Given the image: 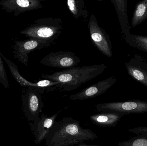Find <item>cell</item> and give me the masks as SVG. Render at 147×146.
<instances>
[{"label":"cell","mask_w":147,"mask_h":146,"mask_svg":"<svg viewBox=\"0 0 147 146\" xmlns=\"http://www.w3.org/2000/svg\"><path fill=\"white\" fill-rule=\"evenodd\" d=\"M125 64L129 75L147 87L146 60L140 55H135Z\"/></svg>","instance_id":"13"},{"label":"cell","mask_w":147,"mask_h":146,"mask_svg":"<svg viewBox=\"0 0 147 146\" xmlns=\"http://www.w3.org/2000/svg\"><path fill=\"white\" fill-rule=\"evenodd\" d=\"M98 138L97 135L91 129L82 128L79 121L71 117H64L61 121L55 122L46 139V145L73 146Z\"/></svg>","instance_id":"1"},{"label":"cell","mask_w":147,"mask_h":146,"mask_svg":"<svg viewBox=\"0 0 147 146\" xmlns=\"http://www.w3.org/2000/svg\"><path fill=\"white\" fill-rule=\"evenodd\" d=\"M124 39L131 47L147 53V36L130 33L124 37Z\"/></svg>","instance_id":"18"},{"label":"cell","mask_w":147,"mask_h":146,"mask_svg":"<svg viewBox=\"0 0 147 146\" xmlns=\"http://www.w3.org/2000/svg\"><path fill=\"white\" fill-rule=\"evenodd\" d=\"M63 27L60 18L45 17L36 20L20 33L29 38L56 40L62 33Z\"/></svg>","instance_id":"3"},{"label":"cell","mask_w":147,"mask_h":146,"mask_svg":"<svg viewBox=\"0 0 147 146\" xmlns=\"http://www.w3.org/2000/svg\"><path fill=\"white\" fill-rule=\"evenodd\" d=\"M117 79L114 76L98 81L83 89L78 93L71 95V100H83L92 98L105 93L113 85L115 84Z\"/></svg>","instance_id":"10"},{"label":"cell","mask_w":147,"mask_h":146,"mask_svg":"<svg viewBox=\"0 0 147 146\" xmlns=\"http://www.w3.org/2000/svg\"><path fill=\"white\" fill-rule=\"evenodd\" d=\"M80 61L71 51H59L48 54L40 60V63L48 67L67 69L76 67Z\"/></svg>","instance_id":"8"},{"label":"cell","mask_w":147,"mask_h":146,"mask_svg":"<svg viewBox=\"0 0 147 146\" xmlns=\"http://www.w3.org/2000/svg\"><path fill=\"white\" fill-rule=\"evenodd\" d=\"M75 146H100L99 145H86V144H83V143H80V144H78Z\"/></svg>","instance_id":"22"},{"label":"cell","mask_w":147,"mask_h":146,"mask_svg":"<svg viewBox=\"0 0 147 146\" xmlns=\"http://www.w3.org/2000/svg\"><path fill=\"white\" fill-rule=\"evenodd\" d=\"M147 18V0H143L136 5L131 21V27L134 28Z\"/></svg>","instance_id":"16"},{"label":"cell","mask_w":147,"mask_h":146,"mask_svg":"<svg viewBox=\"0 0 147 146\" xmlns=\"http://www.w3.org/2000/svg\"><path fill=\"white\" fill-rule=\"evenodd\" d=\"M124 116L122 114L115 113H101L90 117L91 121L96 126L101 127H115Z\"/></svg>","instance_id":"15"},{"label":"cell","mask_w":147,"mask_h":146,"mask_svg":"<svg viewBox=\"0 0 147 146\" xmlns=\"http://www.w3.org/2000/svg\"><path fill=\"white\" fill-rule=\"evenodd\" d=\"M22 101L23 112L28 121H34L39 118L44 103L41 94L31 88L22 90Z\"/></svg>","instance_id":"7"},{"label":"cell","mask_w":147,"mask_h":146,"mask_svg":"<svg viewBox=\"0 0 147 146\" xmlns=\"http://www.w3.org/2000/svg\"><path fill=\"white\" fill-rule=\"evenodd\" d=\"M91 40L94 45L107 57L112 56V43L109 36L105 30L100 27L96 16L91 15L88 24Z\"/></svg>","instance_id":"6"},{"label":"cell","mask_w":147,"mask_h":146,"mask_svg":"<svg viewBox=\"0 0 147 146\" xmlns=\"http://www.w3.org/2000/svg\"><path fill=\"white\" fill-rule=\"evenodd\" d=\"M130 133L135 134L139 137H147V127H139L128 130Z\"/></svg>","instance_id":"21"},{"label":"cell","mask_w":147,"mask_h":146,"mask_svg":"<svg viewBox=\"0 0 147 146\" xmlns=\"http://www.w3.org/2000/svg\"><path fill=\"white\" fill-rule=\"evenodd\" d=\"M97 110L101 113H115L125 116L129 114L147 113V102L133 100L125 102L98 104Z\"/></svg>","instance_id":"5"},{"label":"cell","mask_w":147,"mask_h":146,"mask_svg":"<svg viewBox=\"0 0 147 146\" xmlns=\"http://www.w3.org/2000/svg\"><path fill=\"white\" fill-rule=\"evenodd\" d=\"M2 9L8 13H13L16 17L25 12L42 8L44 6L39 0H2Z\"/></svg>","instance_id":"11"},{"label":"cell","mask_w":147,"mask_h":146,"mask_svg":"<svg viewBox=\"0 0 147 146\" xmlns=\"http://www.w3.org/2000/svg\"><path fill=\"white\" fill-rule=\"evenodd\" d=\"M1 55L2 59H3L7 65L13 78L22 87L33 89L42 94L46 90L50 89L51 87H54L55 86L58 85V82L51 81L47 79L42 80L35 83L28 81L21 75L18 70L17 65L5 57L1 53Z\"/></svg>","instance_id":"9"},{"label":"cell","mask_w":147,"mask_h":146,"mask_svg":"<svg viewBox=\"0 0 147 146\" xmlns=\"http://www.w3.org/2000/svg\"><path fill=\"white\" fill-rule=\"evenodd\" d=\"M67 4L69 10L75 19H79L81 17L87 19L89 12L85 8L84 0H68Z\"/></svg>","instance_id":"17"},{"label":"cell","mask_w":147,"mask_h":146,"mask_svg":"<svg viewBox=\"0 0 147 146\" xmlns=\"http://www.w3.org/2000/svg\"><path fill=\"white\" fill-rule=\"evenodd\" d=\"M119 146H147V137H134L127 141L119 142Z\"/></svg>","instance_id":"19"},{"label":"cell","mask_w":147,"mask_h":146,"mask_svg":"<svg viewBox=\"0 0 147 146\" xmlns=\"http://www.w3.org/2000/svg\"><path fill=\"white\" fill-rule=\"evenodd\" d=\"M59 112L51 116L43 113L40 117L32 122L29 123L35 137V144H40L43 141L47 139L49 132L56 121Z\"/></svg>","instance_id":"12"},{"label":"cell","mask_w":147,"mask_h":146,"mask_svg":"<svg viewBox=\"0 0 147 146\" xmlns=\"http://www.w3.org/2000/svg\"><path fill=\"white\" fill-rule=\"evenodd\" d=\"M56 40L29 38L24 40H14L13 53L15 59L28 67V55L36 50L41 49L51 46Z\"/></svg>","instance_id":"4"},{"label":"cell","mask_w":147,"mask_h":146,"mask_svg":"<svg viewBox=\"0 0 147 146\" xmlns=\"http://www.w3.org/2000/svg\"><path fill=\"white\" fill-rule=\"evenodd\" d=\"M0 82L5 88H8L9 85L5 67H4L3 61L1 56V52H0Z\"/></svg>","instance_id":"20"},{"label":"cell","mask_w":147,"mask_h":146,"mask_svg":"<svg viewBox=\"0 0 147 146\" xmlns=\"http://www.w3.org/2000/svg\"><path fill=\"white\" fill-rule=\"evenodd\" d=\"M105 64L74 67L56 72L51 75H43L42 78L58 82L54 87L65 91L79 88L84 84L99 76L106 69Z\"/></svg>","instance_id":"2"},{"label":"cell","mask_w":147,"mask_h":146,"mask_svg":"<svg viewBox=\"0 0 147 146\" xmlns=\"http://www.w3.org/2000/svg\"><path fill=\"white\" fill-rule=\"evenodd\" d=\"M117 13L122 32L124 37L130 34L129 25L127 13L128 0H111Z\"/></svg>","instance_id":"14"}]
</instances>
